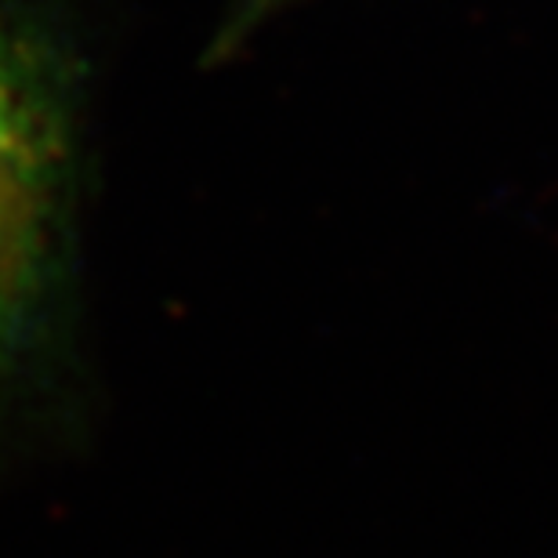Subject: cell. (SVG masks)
<instances>
[{
    "label": "cell",
    "instance_id": "cell-1",
    "mask_svg": "<svg viewBox=\"0 0 558 558\" xmlns=\"http://www.w3.org/2000/svg\"><path fill=\"white\" fill-rule=\"evenodd\" d=\"M70 142L48 70L0 22V377L37 330L62 251Z\"/></svg>",
    "mask_w": 558,
    "mask_h": 558
}]
</instances>
